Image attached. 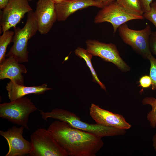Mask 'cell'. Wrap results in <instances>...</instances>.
Instances as JSON below:
<instances>
[{"label":"cell","instance_id":"obj_6","mask_svg":"<svg viewBox=\"0 0 156 156\" xmlns=\"http://www.w3.org/2000/svg\"><path fill=\"white\" fill-rule=\"evenodd\" d=\"M144 19L143 15L127 10L115 1L101 8L95 17L94 22L96 23L105 22L110 23L114 33L120 26L128 21Z\"/></svg>","mask_w":156,"mask_h":156},{"label":"cell","instance_id":"obj_13","mask_svg":"<svg viewBox=\"0 0 156 156\" xmlns=\"http://www.w3.org/2000/svg\"><path fill=\"white\" fill-rule=\"evenodd\" d=\"M55 5L58 21H65L76 11L89 7L101 8L104 7L102 3L93 0H66Z\"/></svg>","mask_w":156,"mask_h":156},{"label":"cell","instance_id":"obj_20","mask_svg":"<svg viewBox=\"0 0 156 156\" xmlns=\"http://www.w3.org/2000/svg\"><path fill=\"white\" fill-rule=\"evenodd\" d=\"M148 59L150 63L149 76L152 81L151 88L152 90H156V58L151 54Z\"/></svg>","mask_w":156,"mask_h":156},{"label":"cell","instance_id":"obj_24","mask_svg":"<svg viewBox=\"0 0 156 156\" xmlns=\"http://www.w3.org/2000/svg\"><path fill=\"white\" fill-rule=\"evenodd\" d=\"M144 13L148 12L151 9V5L153 0H139Z\"/></svg>","mask_w":156,"mask_h":156},{"label":"cell","instance_id":"obj_21","mask_svg":"<svg viewBox=\"0 0 156 156\" xmlns=\"http://www.w3.org/2000/svg\"><path fill=\"white\" fill-rule=\"evenodd\" d=\"M143 15L144 18L151 21L156 28V1L151 3L150 11L144 13Z\"/></svg>","mask_w":156,"mask_h":156},{"label":"cell","instance_id":"obj_17","mask_svg":"<svg viewBox=\"0 0 156 156\" xmlns=\"http://www.w3.org/2000/svg\"><path fill=\"white\" fill-rule=\"evenodd\" d=\"M0 36V63L5 59L7 49L9 44L12 42L14 31L9 30L3 32Z\"/></svg>","mask_w":156,"mask_h":156},{"label":"cell","instance_id":"obj_28","mask_svg":"<svg viewBox=\"0 0 156 156\" xmlns=\"http://www.w3.org/2000/svg\"><path fill=\"white\" fill-rule=\"evenodd\" d=\"M55 4L61 3L66 0H51Z\"/></svg>","mask_w":156,"mask_h":156},{"label":"cell","instance_id":"obj_2","mask_svg":"<svg viewBox=\"0 0 156 156\" xmlns=\"http://www.w3.org/2000/svg\"><path fill=\"white\" fill-rule=\"evenodd\" d=\"M42 118L45 121L49 118L64 122L75 128L92 134L100 138L123 135L125 130L103 126L97 123L90 124L83 121L75 114L59 108L53 109L50 112L41 111Z\"/></svg>","mask_w":156,"mask_h":156},{"label":"cell","instance_id":"obj_18","mask_svg":"<svg viewBox=\"0 0 156 156\" xmlns=\"http://www.w3.org/2000/svg\"><path fill=\"white\" fill-rule=\"evenodd\" d=\"M143 105H149L152 107L151 110L147 115V120L150 122L151 127H156V98L153 97H146L142 101Z\"/></svg>","mask_w":156,"mask_h":156},{"label":"cell","instance_id":"obj_8","mask_svg":"<svg viewBox=\"0 0 156 156\" xmlns=\"http://www.w3.org/2000/svg\"><path fill=\"white\" fill-rule=\"evenodd\" d=\"M86 50L93 56H98L105 61L112 62L122 71L130 70V67L121 57L115 44L105 43L96 40L86 41Z\"/></svg>","mask_w":156,"mask_h":156},{"label":"cell","instance_id":"obj_27","mask_svg":"<svg viewBox=\"0 0 156 156\" xmlns=\"http://www.w3.org/2000/svg\"><path fill=\"white\" fill-rule=\"evenodd\" d=\"M152 140L153 146L156 152V133L153 135Z\"/></svg>","mask_w":156,"mask_h":156},{"label":"cell","instance_id":"obj_29","mask_svg":"<svg viewBox=\"0 0 156 156\" xmlns=\"http://www.w3.org/2000/svg\"><path fill=\"white\" fill-rule=\"evenodd\" d=\"M29 1H32L33 0H28Z\"/></svg>","mask_w":156,"mask_h":156},{"label":"cell","instance_id":"obj_10","mask_svg":"<svg viewBox=\"0 0 156 156\" xmlns=\"http://www.w3.org/2000/svg\"><path fill=\"white\" fill-rule=\"evenodd\" d=\"M24 128L14 126L7 131H0V135L6 140L8 145L9 150L5 156H23L31 153V143L23 136Z\"/></svg>","mask_w":156,"mask_h":156},{"label":"cell","instance_id":"obj_12","mask_svg":"<svg viewBox=\"0 0 156 156\" xmlns=\"http://www.w3.org/2000/svg\"><path fill=\"white\" fill-rule=\"evenodd\" d=\"M90 114L96 123L103 126L125 130L131 127L122 115L112 113L93 103L90 107Z\"/></svg>","mask_w":156,"mask_h":156},{"label":"cell","instance_id":"obj_26","mask_svg":"<svg viewBox=\"0 0 156 156\" xmlns=\"http://www.w3.org/2000/svg\"><path fill=\"white\" fill-rule=\"evenodd\" d=\"M10 0H0V9L3 10L8 4Z\"/></svg>","mask_w":156,"mask_h":156},{"label":"cell","instance_id":"obj_23","mask_svg":"<svg viewBox=\"0 0 156 156\" xmlns=\"http://www.w3.org/2000/svg\"><path fill=\"white\" fill-rule=\"evenodd\" d=\"M149 43L151 51L156 55V31L152 32L150 36Z\"/></svg>","mask_w":156,"mask_h":156},{"label":"cell","instance_id":"obj_4","mask_svg":"<svg viewBox=\"0 0 156 156\" xmlns=\"http://www.w3.org/2000/svg\"><path fill=\"white\" fill-rule=\"evenodd\" d=\"M38 109L31 101L24 96L14 101L0 104V117L29 130V116Z\"/></svg>","mask_w":156,"mask_h":156},{"label":"cell","instance_id":"obj_25","mask_svg":"<svg viewBox=\"0 0 156 156\" xmlns=\"http://www.w3.org/2000/svg\"><path fill=\"white\" fill-rule=\"evenodd\" d=\"M93 1L98 2L102 3L104 7L106 6L113 2L116 1L117 0H93Z\"/></svg>","mask_w":156,"mask_h":156},{"label":"cell","instance_id":"obj_14","mask_svg":"<svg viewBox=\"0 0 156 156\" xmlns=\"http://www.w3.org/2000/svg\"><path fill=\"white\" fill-rule=\"evenodd\" d=\"M27 70L25 66L12 57H7L0 63V79H8L10 81L23 85L24 77L22 74Z\"/></svg>","mask_w":156,"mask_h":156},{"label":"cell","instance_id":"obj_11","mask_svg":"<svg viewBox=\"0 0 156 156\" xmlns=\"http://www.w3.org/2000/svg\"><path fill=\"white\" fill-rule=\"evenodd\" d=\"M34 13L38 31L41 34L48 33L57 21L55 3L51 0H39Z\"/></svg>","mask_w":156,"mask_h":156},{"label":"cell","instance_id":"obj_5","mask_svg":"<svg viewBox=\"0 0 156 156\" xmlns=\"http://www.w3.org/2000/svg\"><path fill=\"white\" fill-rule=\"evenodd\" d=\"M33 156H67L65 151L58 144L48 129L39 128L31 135Z\"/></svg>","mask_w":156,"mask_h":156},{"label":"cell","instance_id":"obj_22","mask_svg":"<svg viewBox=\"0 0 156 156\" xmlns=\"http://www.w3.org/2000/svg\"><path fill=\"white\" fill-rule=\"evenodd\" d=\"M140 85L143 88H149L151 85L152 81L151 78L148 75H145L142 76L140 79Z\"/></svg>","mask_w":156,"mask_h":156},{"label":"cell","instance_id":"obj_3","mask_svg":"<svg viewBox=\"0 0 156 156\" xmlns=\"http://www.w3.org/2000/svg\"><path fill=\"white\" fill-rule=\"evenodd\" d=\"M38 31L34 12L32 10L27 13L26 23L22 28H14V34L12 41L13 44L6 57H13L20 63L27 62L28 41Z\"/></svg>","mask_w":156,"mask_h":156},{"label":"cell","instance_id":"obj_1","mask_svg":"<svg viewBox=\"0 0 156 156\" xmlns=\"http://www.w3.org/2000/svg\"><path fill=\"white\" fill-rule=\"evenodd\" d=\"M48 130L70 156H95L103 146L101 138L57 120Z\"/></svg>","mask_w":156,"mask_h":156},{"label":"cell","instance_id":"obj_9","mask_svg":"<svg viewBox=\"0 0 156 156\" xmlns=\"http://www.w3.org/2000/svg\"><path fill=\"white\" fill-rule=\"evenodd\" d=\"M28 0H10L1 11L0 27L3 32L16 27L25 14L33 10Z\"/></svg>","mask_w":156,"mask_h":156},{"label":"cell","instance_id":"obj_16","mask_svg":"<svg viewBox=\"0 0 156 156\" xmlns=\"http://www.w3.org/2000/svg\"><path fill=\"white\" fill-rule=\"evenodd\" d=\"M75 55L85 61L87 65L90 69L92 76L93 81L98 83L101 88L106 91V87L99 79L95 70L93 68L91 61L93 55L86 50L83 48L78 47L75 51Z\"/></svg>","mask_w":156,"mask_h":156},{"label":"cell","instance_id":"obj_7","mask_svg":"<svg viewBox=\"0 0 156 156\" xmlns=\"http://www.w3.org/2000/svg\"><path fill=\"white\" fill-rule=\"evenodd\" d=\"M119 36L122 41L146 59L151 53L149 40L152 32L149 25L144 29L135 30L130 28L126 23L118 28Z\"/></svg>","mask_w":156,"mask_h":156},{"label":"cell","instance_id":"obj_15","mask_svg":"<svg viewBox=\"0 0 156 156\" xmlns=\"http://www.w3.org/2000/svg\"><path fill=\"white\" fill-rule=\"evenodd\" d=\"M5 88L8 92L10 101L29 94H43L46 91L52 89L48 87L47 85L45 83L37 86H26L17 84L11 81L7 83Z\"/></svg>","mask_w":156,"mask_h":156},{"label":"cell","instance_id":"obj_19","mask_svg":"<svg viewBox=\"0 0 156 156\" xmlns=\"http://www.w3.org/2000/svg\"><path fill=\"white\" fill-rule=\"evenodd\" d=\"M117 2L127 10L143 15L144 12L139 0H117Z\"/></svg>","mask_w":156,"mask_h":156}]
</instances>
